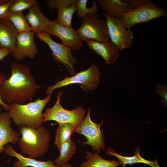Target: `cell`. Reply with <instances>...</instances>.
<instances>
[{"instance_id": "cell-9", "label": "cell", "mask_w": 167, "mask_h": 167, "mask_svg": "<svg viewBox=\"0 0 167 167\" xmlns=\"http://www.w3.org/2000/svg\"><path fill=\"white\" fill-rule=\"evenodd\" d=\"M36 34L41 41L48 45L52 51V56L54 61L64 65L71 76L75 75L76 73L75 66L77 60L73 57L71 49L62 43H59L54 41L45 31Z\"/></svg>"}, {"instance_id": "cell-24", "label": "cell", "mask_w": 167, "mask_h": 167, "mask_svg": "<svg viewBox=\"0 0 167 167\" xmlns=\"http://www.w3.org/2000/svg\"><path fill=\"white\" fill-rule=\"evenodd\" d=\"M7 18L14 26L18 33L31 31L25 16L22 12L9 11Z\"/></svg>"}, {"instance_id": "cell-26", "label": "cell", "mask_w": 167, "mask_h": 167, "mask_svg": "<svg viewBox=\"0 0 167 167\" xmlns=\"http://www.w3.org/2000/svg\"><path fill=\"white\" fill-rule=\"evenodd\" d=\"M38 4L35 0H14L9 11L10 12H22L23 11L29 10Z\"/></svg>"}, {"instance_id": "cell-13", "label": "cell", "mask_w": 167, "mask_h": 167, "mask_svg": "<svg viewBox=\"0 0 167 167\" xmlns=\"http://www.w3.org/2000/svg\"><path fill=\"white\" fill-rule=\"evenodd\" d=\"M85 42L88 47L101 57L106 64L114 62L120 54L119 49L111 41L101 42L88 40Z\"/></svg>"}, {"instance_id": "cell-35", "label": "cell", "mask_w": 167, "mask_h": 167, "mask_svg": "<svg viewBox=\"0 0 167 167\" xmlns=\"http://www.w3.org/2000/svg\"><path fill=\"white\" fill-rule=\"evenodd\" d=\"M5 0H0V2H4L5 1Z\"/></svg>"}, {"instance_id": "cell-11", "label": "cell", "mask_w": 167, "mask_h": 167, "mask_svg": "<svg viewBox=\"0 0 167 167\" xmlns=\"http://www.w3.org/2000/svg\"><path fill=\"white\" fill-rule=\"evenodd\" d=\"M45 31L50 36L54 35L59 38L65 45L72 50H77L82 45V41L80 38L77 30L72 27H66L59 24L56 20L53 21L47 26Z\"/></svg>"}, {"instance_id": "cell-27", "label": "cell", "mask_w": 167, "mask_h": 167, "mask_svg": "<svg viewBox=\"0 0 167 167\" xmlns=\"http://www.w3.org/2000/svg\"><path fill=\"white\" fill-rule=\"evenodd\" d=\"M78 0H48L47 5L51 10L62 6H70L76 3Z\"/></svg>"}, {"instance_id": "cell-2", "label": "cell", "mask_w": 167, "mask_h": 167, "mask_svg": "<svg viewBox=\"0 0 167 167\" xmlns=\"http://www.w3.org/2000/svg\"><path fill=\"white\" fill-rule=\"evenodd\" d=\"M17 130L20 135L17 142L22 154L36 159L49 149L51 134L43 125L37 128L17 126Z\"/></svg>"}, {"instance_id": "cell-15", "label": "cell", "mask_w": 167, "mask_h": 167, "mask_svg": "<svg viewBox=\"0 0 167 167\" xmlns=\"http://www.w3.org/2000/svg\"><path fill=\"white\" fill-rule=\"evenodd\" d=\"M18 34L7 18L0 19V48L8 49L11 54L15 49Z\"/></svg>"}, {"instance_id": "cell-21", "label": "cell", "mask_w": 167, "mask_h": 167, "mask_svg": "<svg viewBox=\"0 0 167 167\" xmlns=\"http://www.w3.org/2000/svg\"><path fill=\"white\" fill-rule=\"evenodd\" d=\"M59 156L54 162L58 167L67 164L70 159L76 152V146L75 142L71 139L64 143L59 151Z\"/></svg>"}, {"instance_id": "cell-5", "label": "cell", "mask_w": 167, "mask_h": 167, "mask_svg": "<svg viewBox=\"0 0 167 167\" xmlns=\"http://www.w3.org/2000/svg\"><path fill=\"white\" fill-rule=\"evenodd\" d=\"M101 73L96 65L92 63L85 70H81L73 75L65 77L54 85L48 87L45 90L47 95L52 94L55 89L70 84H79L80 87L85 92L92 91L99 83Z\"/></svg>"}, {"instance_id": "cell-7", "label": "cell", "mask_w": 167, "mask_h": 167, "mask_svg": "<svg viewBox=\"0 0 167 167\" xmlns=\"http://www.w3.org/2000/svg\"><path fill=\"white\" fill-rule=\"evenodd\" d=\"M167 15L165 9L160 7L151 0H146L140 6L122 15L121 17L124 28H130L137 24L149 22Z\"/></svg>"}, {"instance_id": "cell-31", "label": "cell", "mask_w": 167, "mask_h": 167, "mask_svg": "<svg viewBox=\"0 0 167 167\" xmlns=\"http://www.w3.org/2000/svg\"><path fill=\"white\" fill-rule=\"evenodd\" d=\"M6 75L0 71V84L4 80L6 79ZM0 106H2L3 109L6 111H8L10 105H8L4 103L1 99L0 97Z\"/></svg>"}, {"instance_id": "cell-14", "label": "cell", "mask_w": 167, "mask_h": 167, "mask_svg": "<svg viewBox=\"0 0 167 167\" xmlns=\"http://www.w3.org/2000/svg\"><path fill=\"white\" fill-rule=\"evenodd\" d=\"M11 120L7 112L0 113V154L4 152L9 143L14 144L18 141L20 135L11 126Z\"/></svg>"}, {"instance_id": "cell-12", "label": "cell", "mask_w": 167, "mask_h": 167, "mask_svg": "<svg viewBox=\"0 0 167 167\" xmlns=\"http://www.w3.org/2000/svg\"><path fill=\"white\" fill-rule=\"evenodd\" d=\"M34 34L31 31L18 34L15 49L11 54L15 60H20L26 57L32 59L39 53Z\"/></svg>"}, {"instance_id": "cell-20", "label": "cell", "mask_w": 167, "mask_h": 167, "mask_svg": "<svg viewBox=\"0 0 167 167\" xmlns=\"http://www.w3.org/2000/svg\"><path fill=\"white\" fill-rule=\"evenodd\" d=\"M85 159L87 161L82 162L80 167H117L121 164L119 161H109L103 159L97 152L92 153L87 151Z\"/></svg>"}, {"instance_id": "cell-30", "label": "cell", "mask_w": 167, "mask_h": 167, "mask_svg": "<svg viewBox=\"0 0 167 167\" xmlns=\"http://www.w3.org/2000/svg\"><path fill=\"white\" fill-rule=\"evenodd\" d=\"M124 1L130 6L132 10H133L140 6L145 2L146 0H125Z\"/></svg>"}, {"instance_id": "cell-17", "label": "cell", "mask_w": 167, "mask_h": 167, "mask_svg": "<svg viewBox=\"0 0 167 167\" xmlns=\"http://www.w3.org/2000/svg\"><path fill=\"white\" fill-rule=\"evenodd\" d=\"M38 4L30 8L25 16L31 31L34 34L45 31L46 27L52 22L42 13Z\"/></svg>"}, {"instance_id": "cell-19", "label": "cell", "mask_w": 167, "mask_h": 167, "mask_svg": "<svg viewBox=\"0 0 167 167\" xmlns=\"http://www.w3.org/2000/svg\"><path fill=\"white\" fill-rule=\"evenodd\" d=\"M141 148H137L135 152V154L133 156H124L115 152L113 149L111 147L108 148L106 151L107 155L109 156H114L117 157L122 164L123 167H126V164L133 165L137 163H142L149 165L152 167H161L157 162V159L154 161H150L143 158L139 154Z\"/></svg>"}, {"instance_id": "cell-34", "label": "cell", "mask_w": 167, "mask_h": 167, "mask_svg": "<svg viewBox=\"0 0 167 167\" xmlns=\"http://www.w3.org/2000/svg\"><path fill=\"white\" fill-rule=\"evenodd\" d=\"M2 108L1 107V106H0V113L2 112Z\"/></svg>"}, {"instance_id": "cell-33", "label": "cell", "mask_w": 167, "mask_h": 167, "mask_svg": "<svg viewBox=\"0 0 167 167\" xmlns=\"http://www.w3.org/2000/svg\"><path fill=\"white\" fill-rule=\"evenodd\" d=\"M59 167H73L71 165L67 163V164L65 165H64L59 166Z\"/></svg>"}, {"instance_id": "cell-1", "label": "cell", "mask_w": 167, "mask_h": 167, "mask_svg": "<svg viewBox=\"0 0 167 167\" xmlns=\"http://www.w3.org/2000/svg\"><path fill=\"white\" fill-rule=\"evenodd\" d=\"M11 68L10 77L0 84L1 100L9 105L12 103L24 104L32 101L41 87L37 84L28 67L14 62Z\"/></svg>"}, {"instance_id": "cell-3", "label": "cell", "mask_w": 167, "mask_h": 167, "mask_svg": "<svg viewBox=\"0 0 167 167\" xmlns=\"http://www.w3.org/2000/svg\"><path fill=\"white\" fill-rule=\"evenodd\" d=\"M51 94L26 104L12 103L7 112L9 116L17 126L37 128L43 125L42 112L50 101Z\"/></svg>"}, {"instance_id": "cell-6", "label": "cell", "mask_w": 167, "mask_h": 167, "mask_svg": "<svg viewBox=\"0 0 167 167\" xmlns=\"http://www.w3.org/2000/svg\"><path fill=\"white\" fill-rule=\"evenodd\" d=\"M99 17V15L96 13L86 15L81 18V24L77 31L82 41H109L110 37L106 20L100 19Z\"/></svg>"}, {"instance_id": "cell-10", "label": "cell", "mask_w": 167, "mask_h": 167, "mask_svg": "<svg viewBox=\"0 0 167 167\" xmlns=\"http://www.w3.org/2000/svg\"><path fill=\"white\" fill-rule=\"evenodd\" d=\"M106 18L109 34L112 42L119 50L131 46L134 33L130 28L127 30L124 27L121 17L108 15L103 13Z\"/></svg>"}, {"instance_id": "cell-16", "label": "cell", "mask_w": 167, "mask_h": 167, "mask_svg": "<svg viewBox=\"0 0 167 167\" xmlns=\"http://www.w3.org/2000/svg\"><path fill=\"white\" fill-rule=\"evenodd\" d=\"M8 156L17 158L13 163V167H59L53 161H41L29 157L24 156L17 152L10 144L7 145L4 151Z\"/></svg>"}, {"instance_id": "cell-4", "label": "cell", "mask_w": 167, "mask_h": 167, "mask_svg": "<svg viewBox=\"0 0 167 167\" xmlns=\"http://www.w3.org/2000/svg\"><path fill=\"white\" fill-rule=\"evenodd\" d=\"M62 94V91L59 92L57 95V100L55 105L45 109L42 115L43 122L53 121L58 124L69 123L75 128L85 118V109L81 105L71 110L65 109L60 103Z\"/></svg>"}, {"instance_id": "cell-29", "label": "cell", "mask_w": 167, "mask_h": 167, "mask_svg": "<svg viewBox=\"0 0 167 167\" xmlns=\"http://www.w3.org/2000/svg\"><path fill=\"white\" fill-rule=\"evenodd\" d=\"M156 91L161 96V102L164 106H167V86L166 85L157 84L155 88Z\"/></svg>"}, {"instance_id": "cell-32", "label": "cell", "mask_w": 167, "mask_h": 167, "mask_svg": "<svg viewBox=\"0 0 167 167\" xmlns=\"http://www.w3.org/2000/svg\"><path fill=\"white\" fill-rule=\"evenodd\" d=\"M9 54H10V52L8 49L0 48V61L3 60Z\"/></svg>"}, {"instance_id": "cell-25", "label": "cell", "mask_w": 167, "mask_h": 167, "mask_svg": "<svg viewBox=\"0 0 167 167\" xmlns=\"http://www.w3.org/2000/svg\"><path fill=\"white\" fill-rule=\"evenodd\" d=\"M87 0H78L75 4V7L77 11V16L79 18H81L86 15H92L96 13L99 11L97 2L95 0L92 1L93 4L91 7H87Z\"/></svg>"}, {"instance_id": "cell-18", "label": "cell", "mask_w": 167, "mask_h": 167, "mask_svg": "<svg viewBox=\"0 0 167 167\" xmlns=\"http://www.w3.org/2000/svg\"><path fill=\"white\" fill-rule=\"evenodd\" d=\"M98 4L106 15L114 17H121L122 15L132 10L124 1L120 0H98Z\"/></svg>"}, {"instance_id": "cell-23", "label": "cell", "mask_w": 167, "mask_h": 167, "mask_svg": "<svg viewBox=\"0 0 167 167\" xmlns=\"http://www.w3.org/2000/svg\"><path fill=\"white\" fill-rule=\"evenodd\" d=\"M75 3L70 6H62L57 8L58 16L56 19L58 23L66 27H71L73 15L76 11Z\"/></svg>"}, {"instance_id": "cell-28", "label": "cell", "mask_w": 167, "mask_h": 167, "mask_svg": "<svg viewBox=\"0 0 167 167\" xmlns=\"http://www.w3.org/2000/svg\"><path fill=\"white\" fill-rule=\"evenodd\" d=\"M14 0H5L0 2V19L7 18L9 13V9Z\"/></svg>"}, {"instance_id": "cell-8", "label": "cell", "mask_w": 167, "mask_h": 167, "mask_svg": "<svg viewBox=\"0 0 167 167\" xmlns=\"http://www.w3.org/2000/svg\"><path fill=\"white\" fill-rule=\"evenodd\" d=\"M91 110L88 108L87 114L84 119L76 127L74 128L73 132L84 135L86 140L79 142L83 145L88 144L92 147L94 152L100 153L101 150H105L103 131L100 130L101 126L103 124L102 121L99 123H96L92 121L90 117Z\"/></svg>"}, {"instance_id": "cell-22", "label": "cell", "mask_w": 167, "mask_h": 167, "mask_svg": "<svg viewBox=\"0 0 167 167\" xmlns=\"http://www.w3.org/2000/svg\"><path fill=\"white\" fill-rule=\"evenodd\" d=\"M74 128L70 123L59 124L54 138V144L59 151L62 145L71 139V136Z\"/></svg>"}]
</instances>
